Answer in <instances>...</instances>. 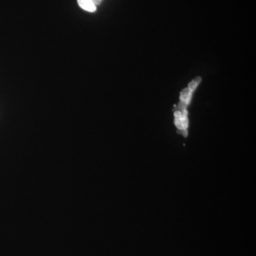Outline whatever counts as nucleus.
Masks as SVG:
<instances>
[{
    "label": "nucleus",
    "mask_w": 256,
    "mask_h": 256,
    "mask_svg": "<svg viewBox=\"0 0 256 256\" xmlns=\"http://www.w3.org/2000/svg\"><path fill=\"white\" fill-rule=\"evenodd\" d=\"M201 78H196V79H194L193 81L189 84V87H188L187 88L184 89L182 91V93H181V100L178 107L179 110H185L186 108H187V106L189 103L192 93H193L196 87L198 86V85L199 84V83L201 82Z\"/></svg>",
    "instance_id": "1"
},
{
    "label": "nucleus",
    "mask_w": 256,
    "mask_h": 256,
    "mask_svg": "<svg viewBox=\"0 0 256 256\" xmlns=\"http://www.w3.org/2000/svg\"><path fill=\"white\" fill-rule=\"evenodd\" d=\"M78 5L81 9L89 12H94L96 10V6L93 0H78Z\"/></svg>",
    "instance_id": "2"
},
{
    "label": "nucleus",
    "mask_w": 256,
    "mask_h": 256,
    "mask_svg": "<svg viewBox=\"0 0 256 256\" xmlns=\"http://www.w3.org/2000/svg\"><path fill=\"white\" fill-rule=\"evenodd\" d=\"M181 122H182V131L184 137L187 136V128H188V118L187 110H181Z\"/></svg>",
    "instance_id": "3"
},
{
    "label": "nucleus",
    "mask_w": 256,
    "mask_h": 256,
    "mask_svg": "<svg viewBox=\"0 0 256 256\" xmlns=\"http://www.w3.org/2000/svg\"><path fill=\"white\" fill-rule=\"evenodd\" d=\"M175 115V123L179 130V132L182 131V122H181V113L180 110H177L174 113Z\"/></svg>",
    "instance_id": "4"
}]
</instances>
